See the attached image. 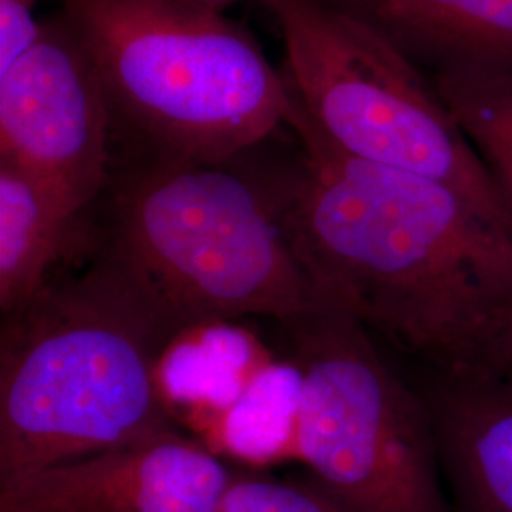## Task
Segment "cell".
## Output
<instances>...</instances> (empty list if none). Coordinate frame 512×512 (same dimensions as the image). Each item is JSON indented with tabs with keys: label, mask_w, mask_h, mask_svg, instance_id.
Wrapping results in <instances>:
<instances>
[{
	"label": "cell",
	"mask_w": 512,
	"mask_h": 512,
	"mask_svg": "<svg viewBox=\"0 0 512 512\" xmlns=\"http://www.w3.org/2000/svg\"><path fill=\"white\" fill-rule=\"evenodd\" d=\"M298 165L274 179L294 251L329 308L440 368L512 306V238L446 184L330 147L293 109Z\"/></svg>",
	"instance_id": "cell-1"
},
{
	"label": "cell",
	"mask_w": 512,
	"mask_h": 512,
	"mask_svg": "<svg viewBox=\"0 0 512 512\" xmlns=\"http://www.w3.org/2000/svg\"><path fill=\"white\" fill-rule=\"evenodd\" d=\"M175 336L103 256L84 274L50 277L6 313L0 480L171 431L160 363Z\"/></svg>",
	"instance_id": "cell-2"
},
{
	"label": "cell",
	"mask_w": 512,
	"mask_h": 512,
	"mask_svg": "<svg viewBox=\"0 0 512 512\" xmlns=\"http://www.w3.org/2000/svg\"><path fill=\"white\" fill-rule=\"evenodd\" d=\"M239 158L152 154L112 192L103 258L177 334L245 315L285 323L329 308L294 251L274 179Z\"/></svg>",
	"instance_id": "cell-3"
},
{
	"label": "cell",
	"mask_w": 512,
	"mask_h": 512,
	"mask_svg": "<svg viewBox=\"0 0 512 512\" xmlns=\"http://www.w3.org/2000/svg\"><path fill=\"white\" fill-rule=\"evenodd\" d=\"M114 118L154 154L236 160L287 126L293 93L224 12L177 0H65Z\"/></svg>",
	"instance_id": "cell-4"
},
{
	"label": "cell",
	"mask_w": 512,
	"mask_h": 512,
	"mask_svg": "<svg viewBox=\"0 0 512 512\" xmlns=\"http://www.w3.org/2000/svg\"><path fill=\"white\" fill-rule=\"evenodd\" d=\"M285 40L296 109L338 152L446 184L512 238V213L431 78L323 0H266Z\"/></svg>",
	"instance_id": "cell-5"
},
{
	"label": "cell",
	"mask_w": 512,
	"mask_h": 512,
	"mask_svg": "<svg viewBox=\"0 0 512 512\" xmlns=\"http://www.w3.org/2000/svg\"><path fill=\"white\" fill-rule=\"evenodd\" d=\"M283 325L302 374L298 461L311 480L355 512H454L427 403L365 325L336 308Z\"/></svg>",
	"instance_id": "cell-6"
},
{
	"label": "cell",
	"mask_w": 512,
	"mask_h": 512,
	"mask_svg": "<svg viewBox=\"0 0 512 512\" xmlns=\"http://www.w3.org/2000/svg\"><path fill=\"white\" fill-rule=\"evenodd\" d=\"M109 93L63 14L0 71V160L63 190L86 209L110 181Z\"/></svg>",
	"instance_id": "cell-7"
},
{
	"label": "cell",
	"mask_w": 512,
	"mask_h": 512,
	"mask_svg": "<svg viewBox=\"0 0 512 512\" xmlns=\"http://www.w3.org/2000/svg\"><path fill=\"white\" fill-rule=\"evenodd\" d=\"M234 473L177 429L0 480V512H215Z\"/></svg>",
	"instance_id": "cell-8"
},
{
	"label": "cell",
	"mask_w": 512,
	"mask_h": 512,
	"mask_svg": "<svg viewBox=\"0 0 512 512\" xmlns=\"http://www.w3.org/2000/svg\"><path fill=\"white\" fill-rule=\"evenodd\" d=\"M423 399L454 512H512V378L440 368Z\"/></svg>",
	"instance_id": "cell-9"
},
{
	"label": "cell",
	"mask_w": 512,
	"mask_h": 512,
	"mask_svg": "<svg viewBox=\"0 0 512 512\" xmlns=\"http://www.w3.org/2000/svg\"><path fill=\"white\" fill-rule=\"evenodd\" d=\"M433 74L512 67V0H323Z\"/></svg>",
	"instance_id": "cell-10"
},
{
	"label": "cell",
	"mask_w": 512,
	"mask_h": 512,
	"mask_svg": "<svg viewBox=\"0 0 512 512\" xmlns=\"http://www.w3.org/2000/svg\"><path fill=\"white\" fill-rule=\"evenodd\" d=\"M84 209L31 171L0 160V310L27 304L50 279Z\"/></svg>",
	"instance_id": "cell-11"
},
{
	"label": "cell",
	"mask_w": 512,
	"mask_h": 512,
	"mask_svg": "<svg viewBox=\"0 0 512 512\" xmlns=\"http://www.w3.org/2000/svg\"><path fill=\"white\" fill-rule=\"evenodd\" d=\"M268 363L255 340L228 323L184 330L169 342L160 363L165 404L169 412L186 404L209 429Z\"/></svg>",
	"instance_id": "cell-12"
},
{
	"label": "cell",
	"mask_w": 512,
	"mask_h": 512,
	"mask_svg": "<svg viewBox=\"0 0 512 512\" xmlns=\"http://www.w3.org/2000/svg\"><path fill=\"white\" fill-rule=\"evenodd\" d=\"M302 374L294 363L260 368L217 420L203 442L217 454L266 467L298 459Z\"/></svg>",
	"instance_id": "cell-13"
},
{
	"label": "cell",
	"mask_w": 512,
	"mask_h": 512,
	"mask_svg": "<svg viewBox=\"0 0 512 512\" xmlns=\"http://www.w3.org/2000/svg\"><path fill=\"white\" fill-rule=\"evenodd\" d=\"M431 80L512 213V67H454Z\"/></svg>",
	"instance_id": "cell-14"
},
{
	"label": "cell",
	"mask_w": 512,
	"mask_h": 512,
	"mask_svg": "<svg viewBox=\"0 0 512 512\" xmlns=\"http://www.w3.org/2000/svg\"><path fill=\"white\" fill-rule=\"evenodd\" d=\"M215 512H355L319 488L310 476L275 480L234 475Z\"/></svg>",
	"instance_id": "cell-15"
},
{
	"label": "cell",
	"mask_w": 512,
	"mask_h": 512,
	"mask_svg": "<svg viewBox=\"0 0 512 512\" xmlns=\"http://www.w3.org/2000/svg\"><path fill=\"white\" fill-rule=\"evenodd\" d=\"M38 0H0V71L8 69L37 40L42 23L35 19Z\"/></svg>",
	"instance_id": "cell-16"
},
{
	"label": "cell",
	"mask_w": 512,
	"mask_h": 512,
	"mask_svg": "<svg viewBox=\"0 0 512 512\" xmlns=\"http://www.w3.org/2000/svg\"><path fill=\"white\" fill-rule=\"evenodd\" d=\"M177 2H184V4H194V6H202V8H211V10H219L224 12L228 6L241 2V0H177ZM266 2V0H262Z\"/></svg>",
	"instance_id": "cell-17"
}]
</instances>
